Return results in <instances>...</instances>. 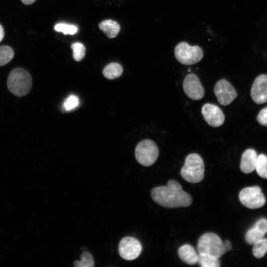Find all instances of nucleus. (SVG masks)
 I'll return each mask as SVG.
<instances>
[{
	"label": "nucleus",
	"instance_id": "nucleus-27",
	"mask_svg": "<svg viewBox=\"0 0 267 267\" xmlns=\"http://www.w3.org/2000/svg\"><path fill=\"white\" fill-rule=\"evenodd\" d=\"M4 37V31L2 26L0 24V42L2 41Z\"/></svg>",
	"mask_w": 267,
	"mask_h": 267
},
{
	"label": "nucleus",
	"instance_id": "nucleus-4",
	"mask_svg": "<svg viewBox=\"0 0 267 267\" xmlns=\"http://www.w3.org/2000/svg\"><path fill=\"white\" fill-rule=\"evenodd\" d=\"M32 81L30 74L25 69L17 68L8 75L7 81L9 90L14 95L22 97L30 91Z\"/></svg>",
	"mask_w": 267,
	"mask_h": 267
},
{
	"label": "nucleus",
	"instance_id": "nucleus-10",
	"mask_svg": "<svg viewBox=\"0 0 267 267\" xmlns=\"http://www.w3.org/2000/svg\"><path fill=\"white\" fill-rule=\"evenodd\" d=\"M182 85L184 93L190 98L198 100L204 96V89L195 74L187 75L184 79Z\"/></svg>",
	"mask_w": 267,
	"mask_h": 267
},
{
	"label": "nucleus",
	"instance_id": "nucleus-16",
	"mask_svg": "<svg viewBox=\"0 0 267 267\" xmlns=\"http://www.w3.org/2000/svg\"><path fill=\"white\" fill-rule=\"evenodd\" d=\"M98 27L109 39L115 38L120 31V26L115 21L107 19L101 21Z\"/></svg>",
	"mask_w": 267,
	"mask_h": 267
},
{
	"label": "nucleus",
	"instance_id": "nucleus-5",
	"mask_svg": "<svg viewBox=\"0 0 267 267\" xmlns=\"http://www.w3.org/2000/svg\"><path fill=\"white\" fill-rule=\"evenodd\" d=\"M159 149L156 143L151 140L144 139L139 142L135 149V157L141 165L148 167L157 160Z\"/></svg>",
	"mask_w": 267,
	"mask_h": 267
},
{
	"label": "nucleus",
	"instance_id": "nucleus-26",
	"mask_svg": "<svg viewBox=\"0 0 267 267\" xmlns=\"http://www.w3.org/2000/svg\"><path fill=\"white\" fill-rule=\"evenodd\" d=\"M257 119L261 125L267 126V107L262 109L259 113Z\"/></svg>",
	"mask_w": 267,
	"mask_h": 267
},
{
	"label": "nucleus",
	"instance_id": "nucleus-6",
	"mask_svg": "<svg viewBox=\"0 0 267 267\" xmlns=\"http://www.w3.org/2000/svg\"><path fill=\"white\" fill-rule=\"evenodd\" d=\"M175 55L180 63L189 65L199 62L203 57L202 49L197 46H190L186 42H180L175 48Z\"/></svg>",
	"mask_w": 267,
	"mask_h": 267
},
{
	"label": "nucleus",
	"instance_id": "nucleus-29",
	"mask_svg": "<svg viewBox=\"0 0 267 267\" xmlns=\"http://www.w3.org/2000/svg\"></svg>",
	"mask_w": 267,
	"mask_h": 267
},
{
	"label": "nucleus",
	"instance_id": "nucleus-12",
	"mask_svg": "<svg viewBox=\"0 0 267 267\" xmlns=\"http://www.w3.org/2000/svg\"><path fill=\"white\" fill-rule=\"evenodd\" d=\"M251 96L257 104L267 102V75L261 74L255 79L251 88Z\"/></svg>",
	"mask_w": 267,
	"mask_h": 267
},
{
	"label": "nucleus",
	"instance_id": "nucleus-21",
	"mask_svg": "<svg viewBox=\"0 0 267 267\" xmlns=\"http://www.w3.org/2000/svg\"><path fill=\"white\" fill-rule=\"evenodd\" d=\"M255 170L260 177L267 179V156L266 155L261 154L258 156Z\"/></svg>",
	"mask_w": 267,
	"mask_h": 267
},
{
	"label": "nucleus",
	"instance_id": "nucleus-14",
	"mask_svg": "<svg viewBox=\"0 0 267 267\" xmlns=\"http://www.w3.org/2000/svg\"><path fill=\"white\" fill-rule=\"evenodd\" d=\"M258 156L253 149H247L242 154L240 168L245 174H249L256 169Z\"/></svg>",
	"mask_w": 267,
	"mask_h": 267
},
{
	"label": "nucleus",
	"instance_id": "nucleus-19",
	"mask_svg": "<svg viewBox=\"0 0 267 267\" xmlns=\"http://www.w3.org/2000/svg\"><path fill=\"white\" fill-rule=\"evenodd\" d=\"M252 253L257 258H263L267 252V238H262L253 244Z\"/></svg>",
	"mask_w": 267,
	"mask_h": 267
},
{
	"label": "nucleus",
	"instance_id": "nucleus-3",
	"mask_svg": "<svg viewBox=\"0 0 267 267\" xmlns=\"http://www.w3.org/2000/svg\"><path fill=\"white\" fill-rule=\"evenodd\" d=\"M180 173L189 182L195 183L202 181L204 177V163L202 157L194 153L188 155Z\"/></svg>",
	"mask_w": 267,
	"mask_h": 267
},
{
	"label": "nucleus",
	"instance_id": "nucleus-15",
	"mask_svg": "<svg viewBox=\"0 0 267 267\" xmlns=\"http://www.w3.org/2000/svg\"><path fill=\"white\" fill-rule=\"evenodd\" d=\"M178 253L179 258L189 265H193L198 262V254L191 245L186 244L180 246Z\"/></svg>",
	"mask_w": 267,
	"mask_h": 267
},
{
	"label": "nucleus",
	"instance_id": "nucleus-22",
	"mask_svg": "<svg viewBox=\"0 0 267 267\" xmlns=\"http://www.w3.org/2000/svg\"><path fill=\"white\" fill-rule=\"evenodd\" d=\"M13 56L14 52L10 47L6 45L0 46V66L9 62Z\"/></svg>",
	"mask_w": 267,
	"mask_h": 267
},
{
	"label": "nucleus",
	"instance_id": "nucleus-24",
	"mask_svg": "<svg viewBox=\"0 0 267 267\" xmlns=\"http://www.w3.org/2000/svg\"><path fill=\"white\" fill-rule=\"evenodd\" d=\"M54 29L57 32H62L65 35H74L77 32L78 29L73 25L64 23H58L55 25Z\"/></svg>",
	"mask_w": 267,
	"mask_h": 267
},
{
	"label": "nucleus",
	"instance_id": "nucleus-20",
	"mask_svg": "<svg viewBox=\"0 0 267 267\" xmlns=\"http://www.w3.org/2000/svg\"><path fill=\"white\" fill-rule=\"evenodd\" d=\"M80 261H75L73 263L75 267H93L94 261L92 255L88 251L83 252L80 256Z\"/></svg>",
	"mask_w": 267,
	"mask_h": 267
},
{
	"label": "nucleus",
	"instance_id": "nucleus-18",
	"mask_svg": "<svg viewBox=\"0 0 267 267\" xmlns=\"http://www.w3.org/2000/svg\"><path fill=\"white\" fill-rule=\"evenodd\" d=\"M197 263L202 267H219L221 266L219 258L204 254H198Z\"/></svg>",
	"mask_w": 267,
	"mask_h": 267
},
{
	"label": "nucleus",
	"instance_id": "nucleus-7",
	"mask_svg": "<svg viewBox=\"0 0 267 267\" xmlns=\"http://www.w3.org/2000/svg\"><path fill=\"white\" fill-rule=\"evenodd\" d=\"M239 199L243 205L252 209L261 208L266 203V198L259 186L244 188L239 194Z\"/></svg>",
	"mask_w": 267,
	"mask_h": 267
},
{
	"label": "nucleus",
	"instance_id": "nucleus-8",
	"mask_svg": "<svg viewBox=\"0 0 267 267\" xmlns=\"http://www.w3.org/2000/svg\"><path fill=\"white\" fill-rule=\"evenodd\" d=\"M142 249V245L139 240L131 236L123 238L118 245L120 256L128 261L136 259L141 254Z\"/></svg>",
	"mask_w": 267,
	"mask_h": 267
},
{
	"label": "nucleus",
	"instance_id": "nucleus-25",
	"mask_svg": "<svg viewBox=\"0 0 267 267\" xmlns=\"http://www.w3.org/2000/svg\"><path fill=\"white\" fill-rule=\"evenodd\" d=\"M79 98L75 95H70L64 101L63 106L66 111L75 109L79 105Z\"/></svg>",
	"mask_w": 267,
	"mask_h": 267
},
{
	"label": "nucleus",
	"instance_id": "nucleus-28",
	"mask_svg": "<svg viewBox=\"0 0 267 267\" xmlns=\"http://www.w3.org/2000/svg\"><path fill=\"white\" fill-rule=\"evenodd\" d=\"M36 0H21L22 2L26 5L32 4Z\"/></svg>",
	"mask_w": 267,
	"mask_h": 267
},
{
	"label": "nucleus",
	"instance_id": "nucleus-13",
	"mask_svg": "<svg viewBox=\"0 0 267 267\" xmlns=\"http://www.w3.org/2000/svg\"><path fill=\"white\" fill-rule=\"evenodd\" d=\"M267 232V220L262 218L256 222L255 225L248 230L245 235V240L250 244H254L263 238Z\"/></svg>",
	"mask_w": 267,
	"mask_h": 267
},
{
	"label": "nucleus",
	"instance_id": "nucleus-9",
	"mask_svg": "<svg viewBox=\"0 0 267 267\" xmlns=\"http://www.w3.org/2000/svg\"><path fill=\"white\" fill-rule=\"evenodd\" d=\"M214 91L218 102L223 106L229 105L237 97L235 89L225 79H221L216 83Z\"/></svg>",
	"mask_w": 267,
	"mask_h": 267
},
{
	"label": "nucleus",
	"instance_id": "nucleus-11",
	"mask_svg": "<svg viewBox=\"0 0 267 267\" xmlns=\"http://www.w3.org/2000/svg\"><path fill=\"white\" fill-rule=\"evenodd\" d=\"M201 112L205 121L213 127H219L224 122V115L216 105L206 103L202 106Z\"/></svg>",
	"mask_w": 267,
	"mask_h": 267
},
{
	"label": "nucleus",
	"instance_id": "nucleus-1",
	"mask_svg": "<svg viewBox=\"0 0 267 267\" xmlns=\"http://www.w3.org/2000/svg\"><path fill=\"white\" fill-rule=\"evenodd\" d=\"M153 200L166 208L186 207L192 202L190 195L182 190L179 183L170 179L166 186L154 187L151 191Z\"/></svg>",
	"mask_w": 267,
	"mask_h": 267
},
{
	"label": "nucleus",
	"instance_id": "nucleus-23",
	"mask_svg": "<svg viewBox=\"0 0 267 267\" xmlns=\"http://www.w3.org/2000/svg\"><path fill=\"white\" fill-rule=\"evenodd\" d=\"M71 48L73 49V58L76 61H80L84 59L86 48L85 46L79 42H76L72 44Z\"/></svg>",
	"mask_w": 267,
	"mask_h": 267
},
{
	"label": "nucleus",
	"instance_id": "nucleus-2",
	"mask_svg": "<svg viewBox=\"0 0 267 267\" xmlns=\"http://www.w3.org/2000/svg\"><path fill=\"white\" fill-rule=\"evenodd\" d=\"M230 242L226 240L223 242L217 234L206 232L199 238L197 248L198 254H204L220 258L231 249Z\"/></svg>",
	"mask_w": 267,
	"mask_h": 267
},
{
	"label": "nucleus",
	"instance_id": "nucleus-17",
	"mask_svg": "<svg viewBox=\"0 0 267 267\" xmlns=\"http://www.w3.org/2000/svg\"><path fill=\"white\" fill-rule=\"evenodd\" d=\"M122 66L118 63L113 62L107 65L103 70V75L108 79H114L123 73Z\"/></svg>",
	"mask_w": 267,
	"mask_h": 267
}]
</instances>
